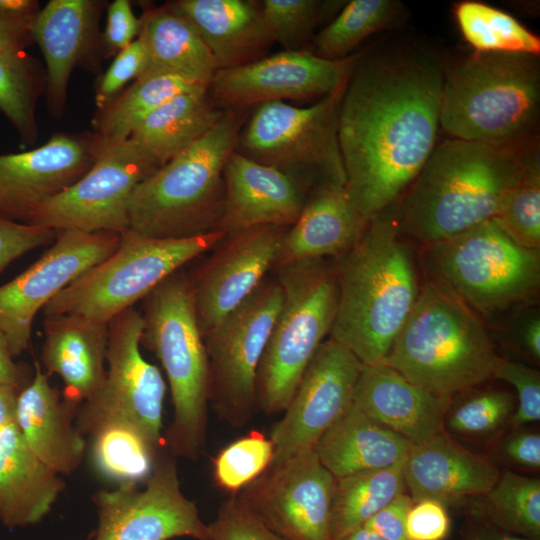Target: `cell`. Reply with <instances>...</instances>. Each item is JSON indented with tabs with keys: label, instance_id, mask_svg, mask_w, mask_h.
<instances>
[{
	"label": "cell",
	"instance_id": "cell-1",
	"mask_svg": "<svg viewBox=\"0 0 540 540\" xmlns=\"http://www.w3.org/2000/svg\"><path fill=\"white\" fill-rule=\"evenodd\" d=\"M443 60L412 43L366 49L341 99L346 190L362 218L396 205L436 146Z\"/></svg>",
	"mask_w": 540,
	"mask_h": 540
},
{
	"label": "cell",
	"instance_id": "cell-2",
	"mask_svg": "<svg viewBox=\"0 0 540 540\" xmlns=\"http://www.w3.org/2000/svg\"><path fill=\"white\" fill-rule=\"evenodd\" d=\"M338 304L330 338L363 365L384 363L420 292L397 204L374 216L334 266Z\"/></svg>",
	"mask_w": 540,
	"mask_h": 540
},
{
	"label": "cell",
	"instance_id": "cell-3",
	"mask_svg": "<svg viewBox=\"0 0 540 540\" xmlns=\"http://www.w3.org/2000/svg\"><path fill=\"white\" fill-rule=\"evenodd\" d=\"M528 146L457 138L436 144L397 203L400 233L427 246L493 219L522 174Z\"/></svg>",
	"mask_w": 540,
	"mask_h": 540
},
{
	"label": "cell",
	"instance_id": "cell-4",
	"mask_svg": "<svg viewBox=\"0 0 540 540\" xmlns=\"http://www.w3.org/2000/svg\"><path fill=\"white\" fill-rule=\"evenodd\" d=\"M539 57L471 50L443 60L440 128L451 138L497 147L536 142Z\"/></svg>",
	"mask_w": 540,
	"mask_h": 540
},
{
	"label": "cell",
	"instance_id": "cell-5",
	"mask_svg": "<svg viewBox=\"0 0 540 540\" xmlns=\"http://www.w3.org/2000/svg\"><path fill=\"white\" fill-rule=\"evenodd\" d=\"M498 357L486 322L450 289L426 279L383 364L453 398L493 378Z\"/></svg>",
	"mask_w": 540,
	"mask_h": 540
},
{
	"label": "cell",
	"instance_id": "cell-6",
	"mask_svg": "<svg viewBox=\"0 0 540 540\" xmlns=\"http://www.w3.org/2000/svg\"><path fill=\"white\" fill-rule=\"evenodd\" d=\"M247 117V109L226 110L208 134L144 179L130 201V229L157 239L220 230L223 171Z\"/></svg>",
	"mask_w": 540,
	"mask_h": 540
},
{
	"label": "cell",
	"instance_id": "cell-7",
	"mask_svg": "<svg viewBox=\"0 0 540 540\" xmlns=\"http://www.w3.org/2000/svg\"><path fill=\"white\" fill-rule=\"evenodd\" d=\"M141 345L155 354L169 383L173 418L163 444L196 460L205 444L210 373L196 318L191 279L177 271L143 299Z\"/></svg>",
	"mask_w": 540,
	"mask_h": 540
},
{
	"label": "cell",
	"instance_id": "cell-8",
	"mask_svg": "<svg viewBox=\"0 0 540 540\" xmlns=\"http://www.w3.org/2000/svg\"><path fill=\"white\" fill-rule=\"evenodd\" d=\"M427 279L441 283L485 322L531 303L540 287V250L524 248L494 220L424 246Z\"/></svg>",
	"mask_w": 540,
	"mask_h": 540
},
{
	"label": "cell",
	"instance_id": "cell-9",
	"mask_svg": "<svg viewBox=\"0 0 540 540\" xmlns=\"http://www.w3.org/2000/svg\"><path fill=\"white\" fill-rule=\"evenodd\" d=\"M283 298L256 378L257 406L283 412L305 369L331 332L338 304L334 266L325 259L278 269Z\"/></svg>",
	"mask_w": 540,
	"mask_h": 540
},
{
	"label": "cell",
	"instance_id": "cell-10",
	"mask_svg": "<svg viewBox=\"0 0 540 540\" xmlns=\"http://www.w3.org/2000/svg\"><path fill=\"white\" fill-rule=\"evenodd\" d=\"M225 236L216 230L191 238L157 239L129 229L109 257L56 295L43 314H74L108 324Z\"/></svg>",
	"mask_w": 540,
	"mask_h": 540
},
{
	"label": "cell",
	"instance_id": "cell-11",
	"mask_svg": "<svg viewBox=\"0 0 540 540\" xmlns=\"http://www.w3.org/2000/svg\"><path fill=\"white\" fill-rule=\"evenodd\" d=\"M345 87L308 107L272 101L254 107L235 151L273 167L307 189L345 186L338 117Z\"/></svg>",
	"mask_w": 540,
	"mask_h": 540
},
{
	"label": "cell",
	"instance_id": "cell-12",
	"mask_svg": "<svg viewBox=\"0 0 540 540\" xmlns=\"http://www.w3.org/2000/svg\"><path fill=\"white\" fill-rule=\"evenodd\" d=\"M282 298L278 281H263L204 337L210 373L209 404L233 427L247 425L258 407V367Z\"/></svg>",
	"mask_w": 540,
	"mask_h": 540
},
{
	"label": "cell",
	"instance_id": "cell-13",
	"mask_svg": "<svg viewBox=\"0 0 540 540\" xmlns=\"http://www.w3.org/2000/svg\"><path fill=\"white\" fill-rule=\"evenodd\" d=\"M158 168L130 138H102L91 168L45 201L28 224L54 231L121 235L130 229L129 208L136 187Z\"/></svg>",
	"mask_w": 540,
	"mask_h": 540
},
{
	"label": "cell",
	"instance_id": "cell-14",
	"mask_svg": "<svg viewBox=\"0 0 540 540\" xmlns=\"http://www.w3.org/2000/svg\"><path fill=\"white\" fill-rule=\"evenodd\" d=\"M142 315L133 307L108 323L106 375L102 387L78 409L82 434L101 421H126L156 449L163 444L166 385L160 370L141 354Z\"/></svg>",
	"mask_w": 540,
	"mask_h": 540
},
{
	"label": "cell",
	"instance_id": "cell-15",
	"mask_svg": "<svg viewBox=\"0 0 540 540\" xmlns=\"http://www.w3.org/2000/svg\"><path fill=\"white\" fill-rule=\"evenodd\" d=\"M176 457L163 445L145 486L121 483L91 499L97 527L91 540H210L208 526L181 490Z\"/></svg>",
	"mask_w": 540,
	"mask_h": 540
},
{
	"label": "cell",
	"instance_id": "cell-16",
	"mask_svg": "<svg viewBox=\"0 0 540 540\" xmlns=\"http://www.w3.org/2000/svg\"><path fill=\"white\" fill-rule=\"evenodd\" d=\"M121 235L57 231L50 248L25 271L0 286V330L13 358L29 347L33 320L70 283L109 257Z\"/></svg>",
	"mask_w": 540,
	"mask_h": 540
},
{
	"label": "cell",
	"instance_id": "cell-17",
	"mask_svg": "<svg viewBox=\"0 0 540 540\" xmlns=\"http://www.w3.org/2000/svg\"><path fill=\"white\" fill-rule=\"evenodd\" d=\"M364 50L327 60L311 50L286 51L217 71L209 93L224 110L285 100L321 99L346 86Z\"/></svg>",
	"mask_w": 540,
	"mask_h": 540
},
{
	"label": "cell",
	"instance_id": "cell-18",
	"mask_svg": "<svg viewBox=\"0 0 540 540\" xmlns=\"http://www.w3.org/2000/svg\"><path fill=\"white\" fill-rule=\"evenodd\" d=\"M334 483L311 448L269 466L236 497L286 540H330Z\"/></svg>",
	"mask_w": 540,
	"mask_h": 540
},
{
	"label": "cell",
	"instance_id": "cell-19",
	"mask_svg": "<svg viewBox=\"0 0 540 540\" xmlns=\"http://www.w3.org/2000/svg\"><path fill=\"white\" fill-rule=\"evenodd\" d=\"M361 367L354 354L335 340L329 338L321 344L272 429L274 455L270 466L314 448L352 405Z\"/></svg>",
	"mask_w": 540,
	"mask_h": 540
},
{
	"label": "cell",
	"instance_id": "cell-20",
	"mask_svg": "<svg viewBox=\"0 0 540 540\" xmlns=\"http://www.w3.org/2000/svg\"><path fill=\"white\" fill-rule=\"evenodd\" d=\"M101 142L94 132L56 133L37 148L1 154L0 218L28 224L45 201L91 168Z\"/></svg>",
	"mask_w": 540,
	"mask_h": 540
},
{
	"label": "cell",
	"instance_id": "cell-21",
	"mask_svg": "<svg viewBox=\"0 0 540 540\" xmlns=\"http://www.w3.org/2000/svg\"><path fill=\"white\" fill-rule=\"evenodd\" d=\"M284 227L258 226L226 235L191 279L195 313L203 338L240 306L275 266Z\"/></svg>",
	"mask_w": 540,
	"mask_h": 540
},
{
	"label": "cell",
	"instance_id": "cell-22",
	"mask_svg": "<svg viewBox=\"0 0 540 540\" xmlns=\"http://www.w3.org/2000/svg\"><path fill=\"white\" fill-rule=\"evenodd\" d=\"M220 230L231 235L258 226L287 228L298 219L308 189L291 176L236 151L223 171Z\"/></svg>",
	"mask_w": 540,
	"mask_h": 540
},
{
	"label": "cell",
	"instance_id": "cell-23",
	"mask_svg": "<svg viewBox=\"0 0 540 540\" xmlns=\"http://www.w3.org/2000/svg\"><path fill=\"white\" fill-rule=\"evenodd\" d=\"M104 4L97 0H50L35 16L31 33L46 63L50 114L61 117L74 68L93 52Z\"/></svg>",
	"mask_w": 540,
	"mask_h": 540
},
{
	"label": "cell",
	"instance_id": "cell-24",
	"mask_svg": "<svg viewBox=\"0 0 540 540\" xmlns=\"http://www.w3.org/2000/svg\"><path fill=\"white\" fill-rule=\"evenodd\" d=\"M452 399L410 382L383 363L362 364L353 394L357 408L411 445L444 431V418Z\"/></svg>",
	"mask_w": 540,
	"mask_h": 540
},
{
	"label": "cell",
	"instance_id": "cell-25",
	"mask_svg": "<svg viewBox=\"0 0 540 540\" xmlns=\"http://www.w3.org/2000/svg\"><path fill=\"white\" fill-rule=\"evenodd\" d=\"M500 472L493 460L462 447L445 431L411 445L403 463L405 487L413 501L432 498L447 506L485 493Z\"/></svg>",
	"mask_w": 540,
	"mask_h": 540
},
{
	"label": "cell",
	"instance_id": "cell-26",
	"mask_svg": "<svg viewBox=\"0 0 540 540\" xmlns=\"http://www.w3.org/2000/svg\"><path fill=\"white\" fill-rule=\"evenodd\" d=\"M79 406L63 398L39 364L18 397L16 425L24 441L59 475L73 474L85 455L86 441L76 425Z\"/></svg>",
	"mask_w": 540,
	"mask_h": 540
},
{
	"label": "cell",
	"instance_id": "cell-27",
	"mask_svg": "<svg viewBox=\"0 0 540 540\" xmlns=\"http://www.w3.org/2000/svg\"><path fill=\"white\" fill-rule=\"evenodd\" d=\"M41 363L58 375L64 399L81 404L102 387L106 375L108 324L74 315L44 316Z\"/></svg>",
	"mask_w": 540,
	"mask_h": 540
},
{
	"label": "cell",
	"instance_id": "cell-28",
	"mask_svg": "<svg viewBox=\"0 0 540 540\" xmlns=\"http://www.w3.org/2000/svg\"><path fill=\"white\" fill-rule=\"evenodd\" d=\"M367 224L345 186L319 187L307 199L295 223L286 229L275 267L339 257L358 241Z\"/></svg>",
	"mask_w": 540,
	"mask_h": 540
},
{
	"label": "cell",
	"instance_id": "cell-29",
	"mask_svg": "<svg viewBox=\"0 0 540 540\" xmlns=\"http://www.w3.org/2000/svg\"><path fill=\"white\" fill-rule=\"evenodd\" d=\"M168 4L192 23L219 70L259 60L274 43L261 1L176 0Z\"/></svg>",
	"mask_w": 540,
	"mask_h": 540
},
{
	"label": "cell",
	"instance_id": "cell-30",
	"mask_svg": "<svg viewBox=\"0 0 540 540\" xmlns=\"http://www.w3.org/2000/svg\"><path fill=\"white\" fill-rule=\"evenodd\" d=\"M65 482L29 449L16 423L0 428V522L23 528L52 510Z\"/></svg>",
	"mask_w": 540,
	"mask_h": 540
},
{
	"label": "cell",
	"instance_id": "cell-31",
	"mask_svg": "<svg viewBox=\"0 0 540 540\" xmlns=\"http://www.w3.org/2000/svg\"><path fill=\"white\" fill-rule=\"evenodd\" d=\"M411 444L381 425L353 402L314 446L321 463L335 477L380 469L405 460Z\"/></svg>",
	"mask_w": 540,
	"mask_h": 540
},
{
	"label": "cell",
	"instance_id": "cell-32",
	"mask_svg": "<svg viewBox=\"0 0 540 540\" xmlns=\"http://www.w3.org/2000/svg\"><path fill=\"white\" fill-rule=\"evenodd\" d=\"M209 86H200L171 98L132 132L130 139L159 167L208 134L224 117Z\"/></svg>",
	"mask_w": 540,
	"mask_h": 540
},
{
	"label": "cell",
	"instance_id": "cell-33",
	"mask_svg": "<svg viewBox=\"0 0 540 540\" xmlns=\"http://www.w3.org/2000/svg\"><path fill=\"white\" fill-rule=\"evenodd\" d=\"M138 35L143 38L149 56L143 75L172 73L209 85L219 70L195 27L168 2L144 10Z\"/></svg>",
	"mask_w": 540,
	"mask_h": 540
},
{
	"label": "cell",
	"instance_id": "cell-34",
	"mask_svg": "<svg viewBox=\"0 0 540 540\" xmlns=\"http://www.w3.org/2000/svg\"><path fill=\"white\" fill-rule=\"evenodd\" d=\"M404 460L392 466L335 478L330 540L362 527L374 514L405 491Z\"/></svg>",
	"mask_w": 540,
	"mask_h": 540
},
{
	"label": "cell",
	"instance_id": "cell-35",
	"mask_svg": "<svg viewBox=\"0 0 540 540\" xmlns=\"http://www.w3.org/2000/svg\"><path fill=\"white\" fill-rule=\"evenodd\" d=\"M468 517L511 534L540 540V480L506 470L485 493L472 497Z\"/></svg>",
	"mask_w": 540,
	"mask_h": 540
},
{
	"label": "cell",
	"instance_id": "cell-36",
	"mask_svg": "<svg viewBox=\"0 0 540 540\" xmlns=\"http://www.w3.org/2000/svg\"><path fill=\"white\" fill-rule=\"evenodd\" d=\"M209 86L192 78L156 73L139 77L93 117V132L107 140L129 138L153 111L176 95Z\"/></svg>",
	"mask_w": 540,
	"mask_h": 540
},
{
	"label": "cell",
	"instance_id": "cell-37",
	"mask_svg": "<svg viewBox=\"0 0 540 540\" xmlns=\"http://www.w3.org/2000/svg\"><path fill=\"white\" fill-rule=\"evenodd\" d=\"M85 435L90 437V455L95 469L117 484L146 481L162 448L156 449L126 421H101Z\"/></svg>",
	"mask_w": 540,
	"mask_h": 540
},
{
	"label": "cell",
	"instance_id": "cell-38",
	"mask_svg": "<svg viewBox=\"0 0 540 540\" xmlns=\"http://www.w3.org/2000/svg\"><path fill=\"white\" fill-rule=\"evenodd\" d=\"M405 9L396 0H351L335 18L317 32L311 51L327 60H341L369 36L399 26Z\"/></svg>",
	"mask_w": 540,
	"mask_h": 540
},
{
	"label": "cell",
	"instance_id": "cell-39",
	"mask_svg": "<svg viewBox=\"0 0 540 540\" xmlns=\"http://www.w3.org/2000/svg\"><path fill=\"white\" fill-rule=\"evenodd\" d=\"M454 15L464 40L475 52L539 57L540 38L503 10L464 0L454 5Z\"/></svg>",
	"mask_w": 540,
	"mask_h": 540
},
{
	"label": "cell",
	"instance_id": "cell-40",
	"mask_svg": "<svg viewBox=\"0 0 540 540\" xmlns=\"http://www.w3.org/2000/svg\"><path fill=\"white\" fill-rule=\"evenodd\" d=\"M46 92V72L26 52L0 53V111L25 145L38 138L36 105Z\"/></svg>",
	"mask_w": 540,
	"mask_h": 540
},
{
	"label": "cell",
	"instance_id": "cell-41",
	"mask_svg": "<svg viewBox=\"0 0 540 540\" xmlns=\"http://www.w3.org/2000/svg\"><path fill=\"white\" fill-rule=\"evenodd\" d=\"M492 220L518 245L540 250V154L536 142L525 149L522 174Z\"/></svg>",
	"mask_w": 540,
	"mask_h": 540
},
{
	"label": "cell",
	"instance_id": "cell-42",
	"mask_svg": "<svg viewBox=\"0 0 540 540\" xmlns=\"http://www.w3.org/2000/svg\"><path fill=\"white\" fill-rule=\"evenodd\" d=\"M516 405L515 394L503 389L475 391L455 403L452 399L444 431L471 439L488 438L510 423Z\"/></svg>",
	"mask_w": 540,
	"mask_h": 540
},
{
	"label": "cell",
	"instance_id": "cell-43",
	"mask_svg": "<svg viewBox=\"0 0 540 540\" xmlns=\"http://www.w3.org/2000/svg\"><path fill=\"white\" fill-rule=\"evenodd\" d=\"M336 1L263 0L261 8L274 42L286 51L307 49L321 20L341 6Z\"/></svg>",
	"mask_w": 540,
	"mask_h": 540
},
{
	"label": "cell",
	"instance_id": "cell-44",
	"mask_svg": "<svg viewBox=\"0 0 540 540\" xmlns=\"http://www.w3.org/2000/svg\"><path fill=\"white\" fill-rule=\"evenodd\" d=\"M270 438L252 432L220 451L213 462L215 482L222 489L237 492L260 476L272 463Z\"/></svg>",
	"mask_w": 540,
	"mask_h": 540
},
{
	"label": "cell",
	"instance_id": "cell-45",
	"mask_svg": "<svg viewBox=\"0 0 540 540\" xmlns=\"http://www.w3.org/2000/svg\"><path fill=\"white\" fill-rule=\"evenodd\" d=\"M493 378L511 384L516 391V409L509 425L512 428L540 420V373L525 364L498 357Z\"/></svg>",
	"mask_w": 540,
	"mask_h": 540
},
{
	"label": "cell",
	"instance_id": "cell-46",
	"mask_svg": "<svg viewBox=\"0 0 540 540\" xmlns=\"http://www.w3.org/2000/svg\"><path fill=\"white\" fill-rule=\"evenodd\" d=\"M149 65V56L143 38L138 35L127 47L119 51L95 86L97 110L108 105L130 82L141 77Z\"/></svg>",
	"mask_w": 540,
	"mask_h": 540
},
{
	"label": "cell",
	"instance_id": "cell-47",
	"mask_svg": "<svg viewBox=\"0 0 540 540\" xmlns=\"http://www.w3.org/2000/svg\"><path fill=\"white\" fill-rule=\"evenodd\" d=\"M208 526L210 540H286L236 496L224 501Z\"/></svg>",
	"mask_w": 540,
	"mask_h": 540
},
{
	"label": "cell",
	"instance_id": "cell-48",
	"mask_svg": "<svg viewBox=\"0 0 540 540\" xmlns=\"http://www.w3.org/2000/svg\"><path fill=\"white\" fill-rule=\"evenodd\" d=\"M500 323L502 342L524 358L540 361V314L532 303L516 306L503 313Z\"/></svg>",
	"mask_w": 540,
	"mask_h": 540
},
{
	"label": "cell",
	"instance_id": "cell-49",
	"mask_svg": "<svg viewBox=\"0 0 540 540\" xmlns=\"http://www.w3.org/2000/svg\"><path fill=\"white\" fill-rule=\"evenodd\" d=\"M451 532L448 506L437 499L413 501L405 522L406 540H446Z\"/></svg>",
	"mask_w": 540,
	"mask_h": 540
},
{
	"label": "cell",
	"instance_id": "cell-50",
	"mask_svg": "<svg viewBox=\"0 0 540 540\" xmlns=\"http://www.w3.org/2000/svg\"><path fill=\"white\" fill-rule=\"evenodd\" d=\"M56 234L51 229L0 218V273L26 253L52 244Z\"/></svg>",
	"mask_w": 540,
	"mask_h": 540
},
{
	"label": "cell",
	"instance_id": "cell-51",
	"mask_svg": "<svg viewBox=\"0 0 540 540\" xmlns=\"http://www.w3.org/2000/svg\"><path fill=\"white\" fill-rule=\"evenodd\" d=\"M140 31L137 18L128 0H114L107 8L106 26L102 41L107 56L116 55L133 42Z\"/></svg>",
	"mask_w": 540,
	"mask_h": 540
},
{
	"label": "cell",
	"instance_id": "cell-52",
	"mask_svg": "<svg viewBox=\"0 0 540 540\" xmlns=\"http://www.w3.org/2000/svg\"><path fill=\"white\" fill-rule=\"evenodd\" d=\"M500 440L497 455L505 462L517 468L539 470L540 468V434L538 431L521 427Z\"/></svg>",
	"mask_w": 540,
	"mask_h": 540
},
{
	"label": "cell",
	"instance_id": "cell-53",
	"mask_svg": "<svg viewBox=\"0 0 540 540\" xmlns=\"http://www.w3.org/2000/svg\"><path fill=\"white\" fill-rule=\"evenodd\" d=\"M413 500L405 492L374 514L363 526L384 540H406L405 522Z\"/></svg>",
	"mask_w": 540,
	"mask_h": 540
},
{
	"label": "cell",
	"instance_id": "cell-54",
	"mask_svg": "<svg viewBox=\"0 0 540 540\" xmlns=\"http://www.w3.org/2000/svg\"><path fill=\"white\" fill-rule=\"evenodd\" d=\"M34 19L15 16L0 7V53H21L33 43Z\"/></svg>",
	"mask_w": 540,
	"mask_h": 540
},
{
	"label": "cell",
	"instance_id": "cell-55",
	"mask_svg": "<svg viewBox=\"0 0 540 540\" xmlns=\"http://www.w3.org/2000/svg\"><path fill=\"white\" fill-rule=\"evenodd\" d=\"M31 379L26 368L14 361L7 340L0 330V382L23 390Z\"/></svg>",
	"mask_w": 540,
	"mask_h": 540
},
{
	"label": "cell",
	"instance_id": "cell-56",
	"mask_svg": "<svg viewBox=\"0 0 540 540\" xmlns=\"http://www.w3.org/2000/svg\"><path fill=\"white\" fill-rule=\"evenodd\" d=\"M460 540H529L505 531H502L487 522L468 517L462 528Z\"/></svg>",
	"mask_w": 540,
	"mask_h": 540
},
{
	"label": "cell",
	"instance_id": "cell-57",
	"mask_svg": "<svg viewBox=\"0 0 540 540\" xmlns=\"http://www.w3.org/2000/svg\"><path fill=\"white\" fill-rule=\"evenodd\" d=\"M19 390L0 382V428L16 423V409Z\"/></svg>",
	"mask_w": 540,
	"mask_h": 540
},
{
	"label": "cell",
	"instance_id": "cell-58",
	"mask_svg": "<svg viewBox=\"0 0 540 540\" xmlns=\"http://www.w3.org/2000/svg\"><path fill=\"white\" fill-rule=\"evenodd\" d=\"M336 540H384V539L378 536L377 534L373 533L372 531L368 530L364 526H362Z\"/></svg>",
	"mask_w": 540,
	"mask_h": 540
},
{
	"label": "cell",
	"instance_id": "cell-59",
	"mask_svg": "<svg viewBox=\"0 0 540 540\" xmlns=\"http://www.w3.org/2000/svg\"><path fill=\"white\" fill-rule=\"evenodd\" d=\"M92 534H93V532H92V533H90V534L88 535V537L86 538V540H91V538H92Z\"/></svg>",
	"mask_w": 540,
	"mask_h": 540
}]
</instances>
